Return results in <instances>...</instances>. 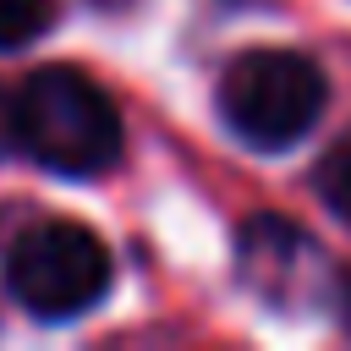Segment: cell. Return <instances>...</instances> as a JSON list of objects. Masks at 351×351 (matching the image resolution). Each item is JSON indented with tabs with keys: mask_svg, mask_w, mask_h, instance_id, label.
Instances as JSON below:
<instances>
[{
	"mask_svg": "<svg viewBox=\"0 0 351 351\" xmlns=\"http://www.w3.org/2000/svg\"><path fill=\"white\" fill-rule=\"evenodd\" d=\"M5 126H11L16 154H27L33 165H44L66 181L104 176L126 148L115 99L77 66L27 71L5 99Z\"/></svg>",
	"mask_w": 351,
	"mask_h": 351,
	"instance_id": "cell-1",
	"label": "cell"
},
{
	"mask_svg": "<svg viewBox=\"0 0 351 351\" xmlns=\"http://www.w3.org/2000/svg\"><path fill=\"white\" fill-rule=\"evenodd\" d=\"M329 104V77L302 49H247L219 77V115L258 154L296 148Z\"/></svg>",
	"mask_w": 351,
	"mask_h": 351,
	"instance_id": "cell-2",
	"label": "cell"
},
{
	"mask_svg": "<svg viewBox=\"0 0 351 351\" xmlns=\"http://www.w3.org/2000/svg\"><path fill=\"white\" fill-rule=\"evenodd\" d=\"M110 247L77 219H38L5 247V291L49 324L82 318L110 296Z\"/></svg>",
	"mask_w": 351,
	"mask_h": 351,
	"instance_id": "cell-3",
	"label": "cell"
},
{
	"mask_svg": "<svg viewBox=\"0 0 351 351\" xmlns=\"http://www.w3.org/2000/svg\"><path fill=\"white\" fill-rule=\"evenodd\" d=\"M241 280H247L263 302L318 307L324 280H329V258H324L318 241L302 236L291 219H280V214H252V219L241 225Z\"/></svg>",
	"mask_w": 351,
	"mask_h": 351,
	"instance_id": "cell-4",
	"label": "cell"
},
{
	"mask_svg": "<svg viewBox=\"0 0 351 351\" xmlns=\"http://www.w3.org/2000/svg\"><path fill=\"white\" fill-rule=\"evenodd\" d=\"M313 186H318L324 208H329L335 219H346V225H351V137H340V143H335V148L318 159Z\"/></svg>",
	"mask_w": 351,
	"mask_h": 351,
	"instance_id": "cell-5",
	"label": "cell"
},
{
	"mask_svg": "<svg viewBox=\"0 0 351 351\" xmlns=\"http://www.w3.org/2000/svg\"><path fill=\"white\" fill-rule=\"evenodd\" d=\"M55 22V0H0V49L33 44Z\"/></svg>",
	"mask_w": 351,
	"mask_h": 351,
	"instance_id": "cell-6",
	"label": "cell"
},
{
	"mask_svg": "<svg viewBox=\"0 0 351 351\" xmlns=\"http://www.w3.org/2000/svg\"><path fill=\"white\" fill-rule=\"evenodd\" d=\"M5 99H11V93H0V143L11 148V126H5Z\"/></svg>",
	"mask_w": 351,
	"mask_h": 351,
	"instance_id": "cell-7",
	"label": "cell"
}]
</instances>
